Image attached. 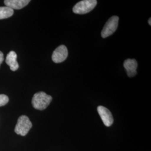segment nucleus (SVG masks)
Here are the masks:
<instances>
[{
    "label": "nucleus",
    "mask_w": 151,
    "mask_h": 151,
    "mask_svg": "<svg viewBox=\"0 0 151 151\" xmlns=\"http://www.w3.org/2000/svg\"><path fill=\"white\" fill-rule=\"evenodd\" d=\"M97 111L105 126L110 127L113 124L114 119L112 114L107 108L99 106L97 107Z\"/></svg>",
    "instance_id": "6"
},
{
    "label": "nucleus",
    "mask_w": 151,
    "mask_h": 151,
    "mask_svg": "<svg viewBox=\"0 0 151 151\" xmlns=\"http://www.w3.org/2000/svg\"><path fill=\"white\" fill-rule=\"evenodd\" d=\"M32 125L31 121L27 116L22 115L17 120L15 128V132L18 135L25 136L27 134L32 128Z\"/></svg>",
    "instance_id": "2"
},
{
    "label": "nucleus",
    "mask_w": 151,
    "mask_h": 151,
    "mask_svg": "<svg viewBox=\"0 0 151 151\" xmlns=\"http://www.w3.org/2000/svg\"><path fill=\"white\" fill-rule=\"evenodd\" d=\"M6 63L8 65L10 70L12 71H15L18 70L19 65L17 62V54L14 51L10 52L6 56Z\"/></svg>",
    "instance_id": "9"
},
{
    "label": "nucleus",
    "mask_w": 151,
    "mask_h": 151,
    "mask_svg": "<svg viewBox=\"0 0 151 151\" xmlns=\"http://www.w3.org/2000/svg\"><path fill=\"white\" fill-rule=\"evenodd\" d=\"M119 17L117 16L111 17L103 27L101 32V37L106 38L112 35L116 31L118 27Z\"/></svg>",
    "instance_id": "4"
},
{
    "label": "nucleus",
    "mask_w": 151,
    "mask_h": 151,
    "mask_svg": "<svg viewBox=\"0 0 151 151\" xmlns=\"http://www.w3.org/2000/svg\"><path fill=\"white\" fill-rule=\"evenodd\" d=\"M52 97L44 92H39L34 94L32 99V105L35 109L43 110L48 106Z\"/></svg>",
    "instance_id": "1"
},
{
    "label": "nucleus",
    "mask_w": 151,
    "mask_h": 151,
    "mask_svg": "<svg viewBox=\"0 0 151 151\" xmlns=\"http://www.w3.org/2000/svg\"><path fill=\"white\" fill-rule=\"evenodd\" d=\"M4 60V54L1 51H0V66H1V65L2 64V63L3 62Z\"/></svg>",
    "instance_id": "12"
},
{
    "label": "nucleus",
    "mask_w": 151,
    "mask_h": 151,
    "mask_svg": "<svg viewBox=\"0 0 151 151\" xmlns=\"http://www.w3.org/2000/svg\"><path fill=\"white\" fill-rule=\"evenodd\" d=\"M9 101V99L7 96L4 94L0 95V106H3L6 105Z\"/></svg>",
    "instance_id": "11"
},
{
    "label": "nucleus",
    "mask_w": 151,
    "mask_h": 151,
    "mask_svg": "<svg viewBox=\"0 0 151 151\" xmlns=\"http://www.w3.org/2000/svg\"><path fill=\"white\" fill-rule=\"evenodd\" d=\"M138 63L135 60L128 59L124 62V67L127 72V75L129 77H134L137 75L136 70L137 68Z\"/></svg>",
    "instance_id": "7"
},
{
    "label": "nucleus",
    "mask_w": 151,
    "mask_h": 151,
    "mask_svg": "<svg viewBox=\"0 0 151 151\" xmlns=\"http://www.w3.org/2000/svg\"><path fill=\"white\" fill-rule=\"evenodd\" d=\"M30 2V0H5L4 4L6 7L12 10H19L25 7Z\"/></svg>",
    "instance_id": "8"
},
{
    "label": "nucleus",
    "mask_w": 151,
    "mask_h": 151,
    "mask_svg": "<svg viewBox=\"0 0 151 151\" xmlns=\"http://www.w3.org/2000/svg\"><path fill=\"white\" fill-rule=\"evenodd\" d=\"M96 0H84L78 2L73 8V11L77 14H85L91 11L97 5Z\"/></svg>",
    "instance_id": "3"
},
{
    "label": "nucleus",
    "mask_w": 151,
    "mask_h": 151,
    "mask_svg": "<svg viewBox=\"0 0 151 151\" xmlns=\"http://www.w3.org/2000/svg\"><path fill=\"white\" fill-rule=\"evenodd\" d=\"M68 56V50L67 47L62 45L54 50L52 54V60L54 63H61L67 59Z\"/></svg>",
    "instance_id": "5"
},
{
    "label": "nucleus",
    "mask_w": 151,
    "mask_h": 151,
    "mask_svg": "<svg viewBox=\"0 0 151 151\" xmlns=\"http://www.w3.org/2000/svg\"><path fill=\"white\" fill-rule=\"evenodd\" d=\"M14 13V10L8 7H0V20L10 17Z\"/></svg>",
    "instance_id": "10"
},
{
    "label": "nucleus",
    "mask_w": 151,
    "mask_h": 151,
    "mask_svg": "<svg viewBox=\"0 0 151 151\" xmlns=\"http://www.w3.org/2000/svg\"><path fill=\"white\" fill-rule=\"evenodd\" d=\"M151 18H150V19L148 20V23H149V24H150V25H151Z\"/></svg>",
    "instance_id": "13"
}]
</instances>
